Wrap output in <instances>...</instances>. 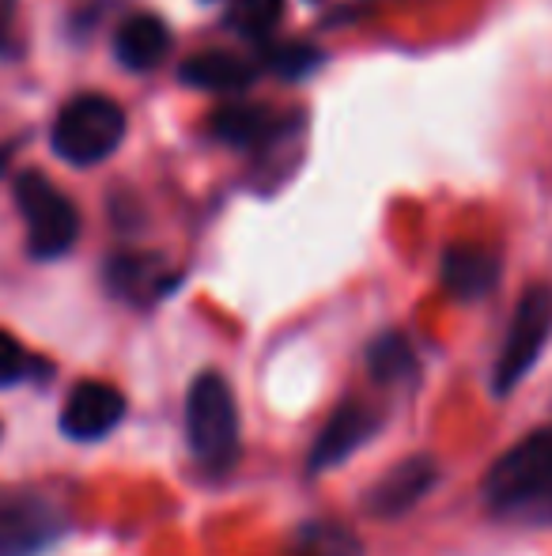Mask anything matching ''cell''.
Masks as SVG:
<instances>
[{"instance_id": "5bb4252c", "label": "cell", "mask_w": 552, "mask_h": 556, "mask_svg": "<svg viewBox=\"0 0 552 556\" xmlns=\"http://www.w3.org/2000/svg\"><path fill=\"white\" fill-rule=\"evenodd\" d=\"M368 367L378 382L386 387H398V382H409L420 375V364H416V352L413 344L406 341L401 333H383L375 344L368 349Z\"/></svg>"}, {"instance_id": "4fadbf2b", "label": "cell", "mask_w": 552, "mask_h": 556, "mask_svg": "<svg viewBox=\"0 0 552 556\" xmlns=\"http://www.w3.org/2000/svg\"><path fill=\"white\" fill-rule=\"evenodd\" d=\"M273 122L277 117L258 103H228L213 114V132L223 140V144H235V148H251V144H261L269 140L273 132Z\"/></svg>"}, {"instance_id": "277c9868", "label": "cell", "mask_w": 552, "mask_h": 556, "mask_svg": "<svg viewBox=\"0 0 552 556\" xmlns=\"http://www.w3.org/2000/svg\"><path fill=\"white\" fill-rule=\"evenodd\" d=\"M15 205L27 220L30 254L50 262V257L73 250L76 235H80V216H76L73 201L42 170H27V175L15 178Z\"/></svg>"}, {"instance_id": "7c38bea8", "label": "cell", "mask_w": 552, "mask_h": 556, "mask_svg": "<svg viewBox=\"0 0 552 556\" xmlns=\"http://www.w3.org/2000/svg\"><path fill=\"white\" fill-rule=\"evenodd\" d=\"M182 84L201 88V91H223V96H235V91H246L254 84V65L239 58V53H228V50L193 53V58L182 65Z\"/></svg>"}, {"instance_id": "2e32d148", "label": "cell", "mask_w": 552, "mask_h": 556, "mask_svg": "<svg viewBox=\"0 0 552 556\" xmlns=\"http://www.w3.org/2000/svg\"><path fill=\"white\" fill-rule=\"evenodd\" d=\"M299 556H363V545L352 530L333 522H310L299 534Z\"/></svg>"}, {"instance_id": "e0dca14e", "label": "cell", "mask_w": 552, "mask_h": 556, "mask_svg": "<svg viewBox=\"0 0 552 556\" xmlns=\"http://www.w3.org/2000/svg\"><path fill=\"white\" fill-rule=\"evenodd\" d=\"M322 65V50L307 42H280V46H266V68L284 80H303L314 68Z\"/></svg>"}, {"instance_id": "6da1fadb", "label": "cell", "mask_w": 552, "mask_h": 556, "mask_svg": "<svg viewBox=\"0 0 552 556\" xmlns=\"http://www.w3.org/2000/svg\"><path fill=\"white\" fill-rule=\"evenodd\" d=\"M488 511L526 522H552V425L518 440L492 462L480 484Z\"/></svg>"}, {"instance_id": "9c48e42d", "label": "cell", "mask_w": 552, "mask_h": 556, "mask_svg": "<svg viewBox=\"0 0 552 556\" xmlns=\"http://www.w3.org/2000/svg\"><path fill=\"white\" fill-rule=\"evenodd\" d=\"M439 481V466L427 454H413V458L398 462L383 473V481L368 492V511L378 519H398V515L413 511L420 500L435 489Z\"/></svg>"}, {"instance_id": "8992f818", "label": "cell", "mask_w": 552, "mask_h": 556, "mask_svg": "<svg viewBox=\"0 0 552 556\" xmlns=\"http://www.w3.org/2000/svg\"><path fill=\"white\" fill-rule=\"evenodd\" d=\"M65 534V515L50 496L4 492L0 496V556H42Z\"/></svg>"}, {"instance_id": "ba28073f", "label": "cell", "mask_w": 552, "mask_h": 556, "mask_svg": "<svg viewBox=\"0 0 552 556\" xmlns=\"http://www.w3.org/2000/svg\"><path fill=\"white\" fill-rule=\"evenodd\" d=\"M383 432V413L371 409L363 402H345L337 413L330 417V425L322 428L314 451H310V469L322 473V469H333L341 462H348L363 443H371Z\"/></svg>"}, {"instance_id": "30bf717a", "label": "cell", "mask_w": 552, "mask_h": 556, "mask_svg": "<svg viewBox=\"0 0 552 556\" xmlns=\"http://www.w3.org/2000/svg\"><path fill=\"white\" fill-rule=\"evenodd\" d=\"M500 285V257L485 247H450L442 254V288L458 300H480Z\"/></svg>"}, {"instance_id": "5b68a950", "label": "cell", "mask_w": 552, "mask_h": 556, "mask_svg": "<svg viewBox=\"0 0 552 556\" xmlns=\"http://www.w3.org/2000/svg\"><path fill=\"white\" fill-rule=\"evenodd\" d=\"M126 137V114L118 103L103 96H80L57 114L53 125V148L76 167L99 163L114 152Z\"/></svg>"}, {"instance_id": "52a82bcc", "label": "cell", "mask_w": 552, "mask_h": 556, "mask_svg": "<svg viewBox=\"0 0 552 556\" xmlns=\"http://www.w3.org/2000/svg\"><path fill=\"white\" fill-rule=\"evenodd\" d=\"M126 417V397L106 382H80L73 394L65 397L61 409V432L68 440L95 443L103 435H111Z\"/></svg>"}, {"instance_id": "d6986e66", "label": "cell", "mask_w": 552, "mask_h": 556, "mask_svg": "<svg viewBox=\"0 0 552 556\" xmlns=\"http://www.w3.org/2000/svg\"><path fill=\"white\" fill-rule=\"evenodd\" d=\"M0 170H4V155H0Z\"/></svg>"}, {"instance_id": "7a4b0ae2", "label": "cell", "mask_w": 552, "mask_h": 556, "mask_svg": "<svg viewBox=\"0 0 552 556\" xmlns=\"http://www.w3.org/2000/svg\"><path fill=\"white\" fill-rule=\"evenodd\" d=\"M185 435L205 469L223 473L239 458V405L220 371H201L185 397Z\"/></svg>"}, {"instance_id": "ac0fdd59", "label": "cell", "mask_w": 552, "mask_h": 556, "mask_svg": "<svg viewBox=\"0 0 552 556\" xmlns=\"http://www.w3.org/2000/svg\"><path fill=\"white\" fill-rule=\"evenodd\" d=\"M30 356L12 333L0 330V387H15L20 379H27Z\"/></svg>"}, {"instance_id": "9a60e30c", "label": "cell", "mask_w": 552, "mask_h": 556, "mask_svg": "<svg viewBox=\"0 0 552 556\" xmlns=\"http://www.w3.org/2000/svg\"><path fill=\"white\" fill-rule=\"evenodd\" d=\"M284 15V0H231L228 27L246 38H266Z\"/></svg>"}, {"instance_id": "3957f363", "label": "cell", "mask_w": 552, "mask_h": 556, "mask_svg": "<svg viewBox=\"0 0 552 556\" xmlns=\"http://www.w3.org/2000/svg\"><path fill=\"white\" fill-rule=\"evenodd\" d=\"M549 337H552V288L534 285L530 292L518 300L515 318H511V326H508V337H503L500 359H496V367H492L496 397H508L511 390L538 367Z\"/></svg>"}, {"instance_id": "8fae6325", "label": "cell", "mask_w": 552, "mask_h": 556, "mask_svg": "<svg viewBox=\"0 0 552 556\" xmlns=\"http://www.w3.org/2000/svg\"><path fill=\"white\" fill-rule=\"evenodd\" d=\"M114 53L126 68L133 73H147L155 68L163 58L170 53V30L159 15H129L118 27V42H114Z\"/></svg>"}]
</instances>
